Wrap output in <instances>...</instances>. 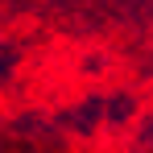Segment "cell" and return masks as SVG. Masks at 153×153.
<instances>
[]
</instances>
